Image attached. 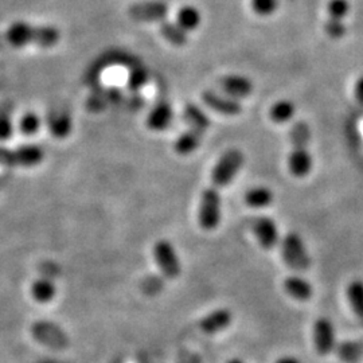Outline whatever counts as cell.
Segmentation results:
<instances>
[{"mask_svg": "<svg viewBox=\"0 0 363 363\" xmlns=\"http://www.w3.org/2000/svg\"><path fill=\"white\" fill-rule=\"evenodd\" d=\"M179 363H202V358H201L199 354L193 352V354H189V355L183 357Z\"/></svg>", "mask_w": 363, "mask_h": 363, "instance_id": "30", "label": "cell"}, {"mask_svg": "<svg viewBox=\"0 0 363 363\" xmlns=\"http://www.w3.org/2000/svg\"><path fill=\"white\" fill-rule=\"evenodd\" d=\"M281 255L289 269L306 272L311 267V259L301 237L298 233H288L281 241Z\"/></svg>", "mask_w": 363, "mask_h": 363, "instance_id": "6", "label": "cell"}, {"mask_svg": "<svg viewBox=\"0 0 363 363\" xmlns=\"http://www.w3.org/2000/svg\"><path fill=\"white\" fill-rule=\"evenodd\" d=\"M328 19L325 22V33L331 39H342L347 30L345 25V18L350 11L349 0H330L327 6Z\"/></svg>", "mask_w": 363, "mask_h": 363, "instance_id": "9", "label": "cell"}, {"mask_svg": "<svg viewBox=\"0 0 363 363\" xmlns=\"http://www.w3.org/2000/svg\"><path fill=\"white\" fill-rule=\"evenodd\" d=\"M273 198H274V195L271 189L259 186V187H253L247 191V194L244 196V201L250 208H262L271 206Z\"/></svg>", "mask_w": 363, "mask_h": 363, "instance_id": "18", "label": "cell"}, {"mask_svg": "<svg viewBox=\"0 0 363 363\" xmlns=\"http://www.w3.org/2000/svg\"><path fill=\"white\" fill-rule=\"evenodd\" d=\"M3 183H4V178H0V187H1Z\"/></svg>", "mask_w": 363, "mask_h": 363, "instance_id": "33", "label": "cell"}, {"mask_svg": "<svg viewBox=\"0 0 363 363\" xmlns=\"http://www.w3.org/2000/svg\"><path fill=\"white\" fill-rule=\"evenodd\" d=\"M253 233L259 240V245L267 250L274 249L280 241L277 226L269 217L256 218L253 222Z\"/></svg>", "mask_w": 363, "mask_h": 363, "instance_id": "12", "label": "cell"}, {"mask_svg": "<svg viewBox=\"0 0 363 363\" xmlns=\"http://www.w3.org/2000/svg\"><path fill=\"white\" fill-rule=\"evenodd\" d=\"M233 322V313L228 308H218L210 312L199 320V328L203 334L214 335L230 327Z\"/></svg>", "mask_w": 363, "mask_h": 363, "instance_id": "13", "label": "cell"}, {"mask_svg": "<svg viewBox=\"0 0 363 363\" xmlns=\"http://www.w3.org/2000/svg\"><path fill=\"white\" fill-rule=\"evenodd\" d=\"M4 39L13 48L38 46L49 49L60 42L61 33L57 27L35 26L26 22H15L7 28Z\"/></svg>", "mask_w": 363, "mask_h": 363, "instance_id": "1", "label": "cell"}, {"mask_svg": "<svg viewBox=\"0 0 363 363\" xmlns=\"http://www.w3.org/2000/svg\"><path fill=\"white\" fill-rule=\"evenodd\" d=\"M184 121L189 125V130L183 132L175 142V151L182 156L190 155L202 143L205 133L208 132L211 121L208 115L195 104H187L183 112Z\"/></svg>", "mask_w": 363, "mask_h": 363, "instance_id": "2", "label": "cell"}, {"mask_svg": "<svg viewBox=\"0 0 363 363\" xmlns=\"http://www.w3.org/2000/svg\"><path fill=\"white\" fill-rule=\"evenodd\" d=\"M279 3L280 0H252L250 6L253 13L259 16H269L277 10Z\"/></svg>", "mask_w": 363, "mask_h": 363, "instance_id": "27", "label": "cell"}, {"mask_svg": "<svg viewBox=\"0 0 363 363\" xmlns=\"http://www.w3.org/2000/svg\"><path fill=\"white\" fill-rule=\"evenodd\" d=\"M49 130L57 139H65L73 130V120L66 109H55L49 115Z\"/></svg>", "mask_w": 363, "mask_h": 363, "instance_id": "15", "label": "cell"}, {"mask_svg": "<svg viewBox=\"0 0 363 363\" xmlns=\"http://www.w3.org/2000/svg\"><path fill=\"white\" fill-rule=\"evenodd\" d=\"M160 34L174 46H184L189 39L187 33L183 28L169 21L160 23Z\"/></svg>", "mask_w": 363, "mask_h": 363, "instance_id": "21", "label": "cell"}, {"mask_svg": "<svg viewBox=\"0 0 363 363\" xmlns=\"http://www.w3.org/2000/svg\"><path fill=\"white\" fill-rule=\"evenodd\" d=\"M220 86L225 94L237 99V100L250 96L255 89L253 82L249 78L238 76V74H232V76H225V77L220 78Z\"/></svg>", "mask_w": 363, "mask_h": 363, "instance_id": "14", "label": "cell"}, {"mask_svg": "<svg viewBox=\"0 0 363 363\" xmlns=\"http://www.w3.org/2000/svg\"><path fill=\"white\" fill-rule=\"evenodd\" d=\"M31 294L38 303H49L55 296V286L49 280H38L31 288Z\"/></svg>", "mask_w": 363, "mask_h": 363, "instance_id": "25", "label": "cell"}, {"mask_svg": "<svg viewBox=\"0 0 363 363\" xmlns=\"http://www.w3.org/2000/svg\"><path fill=\"white\" fill-rule=\"evenodd\" d=\"M172 120V108L167 103H159L147 117V127L152 130H167Z\"/></svg>", "mask_w": 363, "mask_h": 363, "instance_id": "17", "label": "cell"}, {"mask_svg": "<svg viewBox=\"0 0 363 363\" xmlns=\"http://www.w3.org/2000/svg\"><path fill=\"white\" fill-rule=\"evenodd\" d=\"M313 345L319 355L325 357L337 347L335 328L328 318H319L313 325Z\"/></svg>", "mask_w": 363, "mask_h": 363, "instance_id": "10", "label": "cell"}, {"mask_svg": "<svg viewBox=\"0 0 363 363\" xmlns=\"http://www.w3.org/2000/svg\"><path fill=\"white\" fill-rule=\"evenodd\" d=\"M284 289L291 298L298 301H308L313 295L310 281L300 276H288L284 280Z\"/></svg>", "mask_w": 363, "mask_h": 363, "instance_id": "16", "label": "cell"}, {"mask_svg": "<svg viewBox=\"0 0 363 363\" xmlns=\"http://www.w3.org/2000/svg\"><path fill=\"white\" fill-rule=\"evenodd\" d=\"M128 15L135 22H143V23L160 22L162 23L166 21L169 15V4L162 0L135 3L128 9Z\"/></svg>", "mask_w": 363, "mask_h": 363, "instance_id": "7", "label": "cell"}, {"mask_svg": "<svg viewBox=\"0 0 363 363\" xmlns=\"http://www.w3.org/2000/svg\"><path fill=\"white\" fill-rule=\"evenodd\" d=\"M292 150L288 157V169L295 178L307 177L312 169V159L308 151L311 142V130L306 121H298L294 124L291 133Z\"/></svg>", "mask_w": 363, "mask_h": 363, "instance_id": "3", "label": "cell"}, {"mask_svg": "<svg viewBox=\"0 0 363 363\" xmlns=\"http://www.w3.org/2000/svg\"><path fill=\"white\" fill-rule=\"evenodd\" d=\"M13 133V105H0V142H7Z\"/></svg>", "mask_w": 363, "mask_h": 363, "instance_id": "24", "label": "cell"}, {"mask_svg": "<svg viewBox=\"0 0 363 363\" xmlns=\"http://www.w3.org/2000/svg\"><path fill=\"white\" fill-rule=\"evenodd\" d=\"M276 363H301L298 361V358H295V357H291V355H286V357H281V358H279Z\"/></svg>", "mask_w": 363, "mask_h": 363, "instance_id": "31", "label": "cell"}, {"mask_svg": "<svg viewBox=\"0 0 363 363\" xmlns=\"http://www.w3.org/2000/svg\"><path fill=\"white\" fill-rule=\"evenodd\" d=\"M43 150L37 144H25L13 150L0 147V166L3 167H34L42 163Z\"/></svg>", "mask_w": 363, "mask_h": 363, "instance_id": "5", "label": "cell"}, {"mask_svg": "<svg viewBox=\"0 0 363 363\" xmlns=\"http://www.w3.org/2000/svg\"><path fill=\"white\" fill-rule=\"evenodd\" d=\"M296 112L295 104L289 100H280L276 104L273 105L269 112V116L274 123L277 124H284L286 121H289Z\"/></svg>", "mask_w": 363, "mask_h": 363, "instance_id": "23", "label": "cell"}, {"mask_svg": "<svg viewBox=\"0 0 363 363\" xmlns=\"http://www.w3.org/2000/svg\"><path fill=\"white\" fill-rule=\"evenodd\" d=\"M220 187L217 184H210L202 196L199 203V213H198V220L199 226L206 230L211 232L218 228L220 222Z\"/></svg>", "mask_w": 363, "mask_h": 363, "instance_id": "4", "label": "cell"}, {"mask_svg": "<svg viewBox=\"0 0 363 363\" xmlns=\"http://www.w3.org/2000/svg\"><path fill=\"white\" fill-rule=\"evenodd\" d=\"M337 357L346 363L358 362L363 357V345L358 342H351L346 340L337 345L335 347Z\"/></svg>", "mask_w": 363, "mask_h": 363, "instance_id": "20", "label": "cell"}, {"mask_svg": "<svg viewBox=\"0 0 363 363\" xmlns=\"http://www.w3.org/2000/svg\"><path fill=\"white\" fill-rule=\"evenodd\" d=\"M355 99H357V101L359 103V104L363 105V76L358 78V81H357V84H355Z\"/></svg>", "mask_w": 363, "mask_h": 363, "instance_id": "29", "label": "cell"}, {"mask_svg": "<svg viewBox=\"0 0 363 363\" xmlns=\"http://www.w3.org/2000/svg\"><path fill=\"white\" fill-rule=\"evenodd\" d=\"M202 15L194 6H183L177 13V25L183 28L186 33L194 31L201 26Z\"/></svg>", "mask_w": 363, "mask_h": 363, "instance_id": "19", "label": "cell"}, {"mask_svg": "<svg viewBox=\"0 0 363 363\" xmlns=\"http://www.w3.org/2000/svg\"><path fill=\"white\" fill-rule=\"evenodd\" d=\"M202 101L208 105L210 109L225 116H237L242 112V105L240 103V100L233 99L225 93L214 91H203Z\"/></svg>", "mask_w": 363, "mask_h": 363, "instance_id": "11", "label": "cell"}, {"mask_svg": "<svg viewBox=\"0 0 363 363\" xmlns=\"http://www.w3.org/2000/svg\"><path fill=\"white\" fill-rule=\"evenodd\" d=\"M145 73L142 70H138V72H133L130 74V85L132 89H139L140 86H143L144 82H145Z\"/></svg>", "mask_w": 363, "mask_h": 363, "instance_id": "28", "label": "cell"}, {"mask_svg": "<svg viewBox=\"0 0 363 363\" xmlns=\"http://www.w3.org/2000/svg\"><path fill=\"white\" fill-rule=\"evenodd\" d=\"M156 264L167 279H178L182 272L181 261L175 247L167 240H160L154 247Z\"/></svg>", "mask_w": 363, "mask_h": 363, "instance_id": "8", "label": "cell"}, {"mask_svg": "<svg viewBox=\"0 0 363 363\" xmlns=\"http://www.w3.org/2000/svg\"><path fill=\"white\" fill-rule=\"evenodd\" d=\"M347 298L350 301L352 312L359 318L363 323V281L352 280L347 286Z\"/></svg>", "mask_w": 363, "mask_h": 363, "instance_id": "22", "label": "cell"}, {"mask_svg": "<svg viewBox=\"0 0 363 363\" xmlns=\"http://www.w3.org/2000/svg\"><path fill=\"white\" fill-rule=\"evenodd\" d=\"M40 128V118L34 112H27L19 121V130L25 135H34Z\"/></svg>", "mask_w": 363, "mask_h": 363, "instance_id": "26", "label": "cell"}, {"mask_svg": "<svg viewBox=\"0 0 363 363\" xmlns=\"http://www.w3.org/2000/svg\"><path fill=\"white\" fill-rule=\"evenodd\" d=\"M226 363H244V361L240 359V358H233V359H230V361H228Z\"/></svg>", "mask_w": 363, "mask_h": 363, "instance_id": "32", "label": "cell"}]
</instances>
